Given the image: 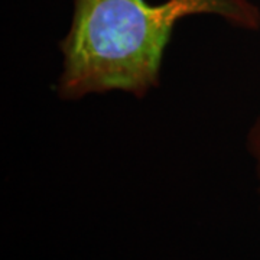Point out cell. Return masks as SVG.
Instances as JSON below:
<instances>
[{
  "label": "cell",
  "instance_id": "obj_2",
  "mask_svg": "<svg viewBox=\"0 0 260 260\" xmlns=\"http://www.w3.org/2000/svg\"><path fill=\"white\" fill-rule=\"evenodd\" d=\"M249 142H250L251 155L256 160V168H257V175H259L260 181V117L256 121V124L253 126V129H251Z\"/></svg>",
  "mask_w": 260,
  "mask_h": 260
},
{
  "label": "cell",
  "instance_id": "obj_1",
  "mask_svg": "<svg viewBox=\"0 0 260 260\" xmlns=\"http://www.w3.org/2000/svg\"><path fill=\"white\" fill-rule=\"evenodd\" d=\"M191 15H217L237 28L260 29V9L251 0H74L61 44L59 95L121 90L143 97L158 84L177 22Z\"/></svg>",
  "mask_w": 260,
  "mask_h": 260
}]
</instances>
